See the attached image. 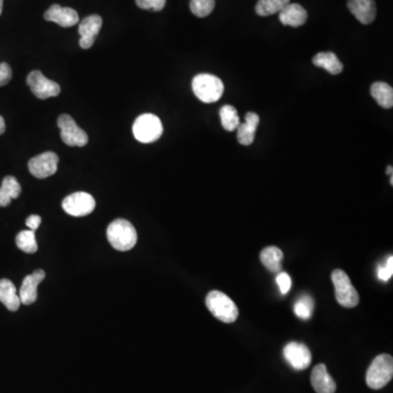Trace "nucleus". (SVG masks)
Listing matches in <instances>:
<instances>
[{"label":"nucleus","mask_w":393,"mask_h":393,"mask_svg":"<svg viewBox=\"0 0 393 393\" xmlns=\"http://www.w3.org/2000/svg\"><path fill=\"white\" fill-rule=\"evenodd\" d=\"M392 172H393V167H387V174H388L389 176H393Z\"/></svg>","instance_id":"obj_36"},{"label":"nucleus","mask_w":393,"mask_h":393,"mask_svg":"<svg viewBox=\"0 0 393 393\" xmlns=\"http://www.w3.org/2000/svg\"><path fill=\"white\" fill-rule=\"evenodd\" d=\"M277 285L280 288L281 293L283 295L288 293V290H290V286H292V279H290V275L286 273V272H279L277 275Z\"/></svg>","instance_id":"obj_31"},{"label":"nucleus","mask_w":393,"mask_h":393,"mask_svg":"<svg viewBox=\"0 0 393 393\" xmlns=\"http://www.w3.org/2000/svg\"><path fill=\"white\" fill-rule=\"evenodd\" d=\"M308 14L299 3H288L279 12V19L283 25L299 28L306 23Z\"/></svg>","instance_id":"obj_17"},{"label":"nucleus","mask_w":393,"mask_h":393,"mask_svg":"<svg viewBox=\"0 0 393 393\" xmlns=\"http://www.w3.org/2000/svg\"><path fill=\"white\" fill-rule=\"evenodd\" d=\"M45 279V272L43 270H36L32 275L24 277L23 283L20 288L19 297L23 305H32L37 299V288Z\"/></svg>","instance_id":"obj_14"},{"label":"nucleus","mask_w":393,"mask_h":393,"mask_svg":"<svg viewBox=\"0 0 393 393\" xmlns=\"http://www.w3.org/2000/svg\"><path fill=\"white\" fill-rule=\"evenodd\" d=\"M290 0H259L256 5V12L259 16L269 17L279 14Z\"/></svg>","instance_id":"obj_23"},{"label":"nucleus","mask_w":393,"mask_h":393,"mask_svg":"<svg viewBox=\"0 0 393 393\" xmlns=\"http://www.w3.org/2000/svg\"><path fill=\"white\" fill-rule=\"evenodd\" d=\"M331 280L334 285L335 299L341 306L354 308L359 303V295L354 288L350 277L343 270L337 269L331 275Z\"/></svg>","instance_id":"obj_6"},{"label":"nucleus","mask_w":393,"mask_h":393,"mask_svg":"<svg viewBox=\"0 0 393 393\" xmlns=\"http://www.w3.org/2000/svg\"><path fill=\"white\" fill-rule=\"evenodd\" d=\"M215 8V0H191L190 10L198 18H204Z\"/></svg>","instance_id":"obj_27"},{"label":"nucleus","mask_w":393,"mask_h":393,"mask_svg":"<svg viewBox=\"0 0 393 393\" xmlns=\"http://www.w3.org/2000/svg\"><path fill=\"white\" fill-rule=\"evenodd\" d=\"M193 91L201 102L206 104L214 103L217 102L224 93V85L217 76L201 74L193 78Z\"/></svg>","instance_id":"obj_4"},{"label":"nucleus","mask_w":393,"mask_h":393,"mask_svg":"<svg viewBox=\"0 0 393 393\" xmlns=\"http://www.w3.org/2000/svg\"><path fill=\"white\" fill-rule=\"evenodd\" d=\"M259 123H260V117L258 116V114L253 113V111L246 114L245 123L240 124L237 128V140L240 145H253Z\"/></svg>","instance_id":"obj_18"},{"label":"nucleus","mask_w":393,"mask_h":393,"mask_svg":"<svg viewBox=\"0 0 393 393\" xmlns=\"http://www.w3.org/2000/svg\"><path fill=\"white\" fill-rule=\"evenodd\" d=\"M138 7L145 10L161 11L167 3V0H136Z\"/></svg>","instance_id":"obj_29"},{"label":"nucleus","mask_w":393,"mask_h":393,"mask_svg":"<svg viewBox=\"0 0 393 393\" xmlns=\"http://www.w3.org/2000/svg\"><path fill=\"white\" fill-rule=\"evenodd\" d=\"M59 158L54 152H44L29 162V171L36 178H47L57 172Z\"/></svg>","instance_id":"obj_11"},{"label":"nucleus","mask_w":393,"mask_h":393,"mask_svg":"<svg viewBox=\"0 0 393 393\" xmlns=\"http://www.w3.org/2000/svg\"><path fill=\"white\" fill-rule=\"evenodd\" d=\"M12 79V70L7 63H0V87L8 85Z\"/></svg>","instance_id":"obj_32"},{"label":"nucleus","mask_w":393,"mask_h":393,"mask_svg":"<svg viewBox=\"0 0 393 393\" xmlns=\"http://www.w3.org/2000/svg\"><path fill=\"white\" fill-rule=\"evenodd\" d=\"M314 301L308 295H303L294 305V312L301 319L308 320L312 317Z\"/></svg>","instance_id":"obj_26"},{"label":"nucleus","mask_w":393,"mask_h":393,"mask_svg":"<svg viewBox=\"0 0 393 393\" xmlns=\"http://www.w3.org/2000/svg\"><path fill=\"white\" fill-rule=\"evenodd\" d=\"M393 275V257L390 256L385 262V266H380L378 268V277L380 280H383V282H387L389 281Z\"/></svg>","instance_id":"obj_30"},{"label":"nucleus","mask_w":393,"mask_h":393,"mask_svg":"<svg viewBox=\"0 0 393 393\" xmlns=\"http://www.w3.org/2000/svg\"><path fill=\"white\" fill-rule=\"evenodd\" d=\"M206 305L215 318L225 323H232L238 318L236 304L220 290H212L206 295Z\"/></svg>","instance_id":"obj_3"},{"label":"nucleus","mask_w":393,"mask_h":393,"mask_svg":"<svg viewBox=\"0 0 393 393\" xmlns=\"http://www.w3.org/2000/svg\"><path fill=\"white\" fill-rule=\"evenodd\" d=\"M41 223H42V219H41L40 215H34V214L30 215L25 222L29 230L33 231V232H35L40 227Z\"/></svg>","instance_id":"obj_33"},{"label":"nucleus","mask_w":393,"mask_h":393,"mask_svg":"<svg viewBox=\"0 0 393 393\" xmlns=\"http://www.w3.org/2000/svg\"><path fill=\"white\" fill-rule=\"evenodd\" d=\"M3 0H0V14L3 12Z\"/></svg>","instance_id":"obj_37"},{"label":"nucleus","mask_w":393,"mask_h":393,"mask_svg":"<svg viewBox=\"0 0 393 393\" xmlns=\"http://www.w3.org/2000/svg\"><path fill=\"white\" fill-rule=\"evenodd\" d=\"M106 235L114 248L119 251H130L137 244V231L127 220L117 219L111 222L107 227Z\"/></svg>","instance_id":"obj_1"},{"label":"nucleus","mask_w":393,"mask_h":393,"mask_svg":"<svg viewBox=\"0 0 393 393\" xmlns=\"http://www.w3.org/2000/svg\"><path fill=\"white\" fill-rule=\"evenodd\" d=\"M312 387L317 393H334L337 383L328 372L325 364L317 365L314 367L310 376Z\"/></svg>","instance_id":"obj_16"},{"label":"nucleus","mask_w":393,"mask_h":393,"mask_svg":"<svg viewBox=\"0 0 393 393\" xmlns=\"http://www.w3.org/2000/svg\"><path fill=\"white\" fill-rule=\"evenodd\" d=\"M61 206H63V211L69 215L85 217L92 213L94 210L95 200L90 193L79 191V193L69 195L63 199Z\"/></svg>","instance_id":"obj_8"},{"label":"nucleus","mask_w":393,"mask_h":393,"mask_svg":"<svg viewBox=\"0 0 393 393\" xmlns=\"http://www.w3.org/2000/svg\"><path fill=\"white\" fill-rule=\"evenodd\" d=\"M312 63L315 66L325 69L326 72L331 74H339L343 72V63H341L338 56L331 52L317 54Z\"/></svg>","instance_id":"obj_21"},{"label":"nucleus","mask_w":393,"mask_h":393,"mask_svg":"<svg viewBox=\"0 0 393 393\" xmlns=\"http://www.w3.org/2000/svg\"><path fill=\"white\" fill-rule=\"evenodd\" d=\"M11 204V199L0 191V206H7Z\"/></svg>","instance_id":"obj_34"},{"label":"nucleus","mask_w":393,"mask_h":393,"mask_svg":"<svg viewBox=\"0 0 393 393\" xmlns=\"http://www.w3.org/2000/svg\"><path fill=\"white\" fill-rule=\"evenodd\" d=\"M0 191L12 200V199L18 198L21 193V186L19 184L16 177L7 176L3 178Z\"/></svg>","instance_id":"obj_28"},{"label":"nucleus","mask_w":393,"mask_h":393,"mask_svg":"<svg viewBox=\"0 0 393 393\" xmlns=\"http://www.w3.org/2000/svg\"><path fill=\"white\" fill-rule=\"evenodd\" d=\"M393 377V359L388 354L378 355L368 367L366 383L370 389L379 390L390 383Z\"/></svg>","instance_id":"obj_2"},{"label":"nucleus","mask_w":393,"mask_h":393,"mask_svg":"<svg viewBox=\"0 0 393 393\" xmlns=\"http://www.w3.org/2000/svg\"><path fill=\"white\" fill-rule=\"evenodd\" d=\"M372 98L378 105L383 109H391L393 106V89L385 82H376L370 87Z\"/></svg>","instance_id":"obj_22"},{"label":"nucleus","mask_w":393,"mask_h":393,"mask_svg":"<svg viewBox=\"0 0 393 393\" xmlns=\"http://www.w3.org/2000/svg\"><path fill=\"white\" fill-rule=\"evenodd\" d=\"M348 7L361 23L370 24L377 14L375 0H348Z\"/></svg>","instance_id":"obj_15"},{"label":"nucleus","mask_w":393,"mask_h":393,"mask_svg":"<svg viewBox=\"0 0 393 393\" xmlns=\"http://www.w3.org/2000/svg\"><path fill=\"white\" fill-rule=\"evenodd\" d=\"M0 301L10 312H17L21 305L20 297L17 293L16 286L14 283L7 279L0 280Z\"/></svg>","instance_id":"obj_19"},{"label":"nucleus","mask_w":393,"mask_h":393,"mask_svg":"<svg viewBox=\"0 0 393 393\" xmlns=\"http://www.w3.org/2000/svg\"><path fill=\"white\" fill-rule=\"evenodd\" d=\"M285 361L296 370H307L312 363V353L305 344L290 342L283 348Z\"/></svg>","instance_id":"obj_10"},{"label":"nucleus","mask_w":393,"mask_h":393,"mask_svg":"<svg viewBox=\"0 0 393 393\" xmlns=\"http://www.w3.org/2000/svg\"><path fill=\"white\" fill-rule=\"evenodd\" d=\"M16 243L19 248L27 253H36L39 248L36 238H35V232L31 230L22 231L19 233L17 235Z\"/></svg>","instance_id":"obj_25"},{"label":"nucleus","mask_w":393,"mask_h":393,"mask_svg":"<svg viewBox=\"0 0 393 393\" xmlns=\"http://www.w3.org/2000/svg\"><path fill=\"white\" fill-rule=\"evenodd\" d=\"M283 258H284V255L282 251L275 246H269L260 253V260L262 264L273 273H279L282 270Z\"/></svg>","instance_id":"obj_20"},{"label":"nucleus","mask_w":393,"mask_h":393,"mask_svg":"<svg viewBox=\"0 0 393 393\" xmlns=\"http://www.w3.org/2000/svg\"><path fill=\"white\" fill-rule=\"evenodd\" d=\"M221 124L226 131H234L240 125L237 111L232 105H225L220 111Z\"/></svg>","instance_id":"obj_24"},{"label":"nucleus","mask_w":393,"mask_h":393,"mask_svg":"<svg viewBox=\"0 0 393 393\" xmlns=\"http://www.w3.org/2000/svg\"><path fill=\"white\" fill-rule=\"evenodd\" d=\"M46 21L55 22L63 28L74 27L79 22V14L72 8L59 5L50 6L44 14Z\"/></svg>","instance_id":"obj_13"},{"label":"nucleus","mask_w":393,"mask_h":393,"mask_svg":"<svg viewBox=\"0 0 393 393\" xmlns=\"http://www.w3.org/2000/svg\"><path fill=\"white\" fill-rule=\"evenodd\" d=\"M103 20L98 14L87 17L79 24L80 46L83 50H89L94 44L95 37L100 33Z\"/></svg>","instance_id":"obj_12"},{"label":"nucleus","mask_w":393,"mask_h":393,"mask_svg":"<svg viewBox=\"0 0 393 393\" xmlns=\"http://www.w3.org/2000/svg\"><path fill=\"white\" fill-rule=\"evenodd\" d=\"M6 131V123L3 116H0V135H3Z\"/></svg>","instance_id":"obj_35"},{"label":"nucleus","mask_w":393,"mask_h":393,"mask_svg":"<svg viewBox=\"0 0 393 393\" xmlns=\"http://www.w3.org/2000/svg\"><path fill=\"white\" fill-rule=\"evenodd\" d=\"M27 83L32 93L41 100L56 98L61 93V87L59 83L47 79L40 70L30 72L27 78Z\"/></svg>","instance_id":"obj_9"},{"label":"nucleus","mask_w":393,"mask_h":393,"mask_svg":"<svg viewBox=\"0 0 393 393\" xmlns=\"http://www.w3.org/2000/svg\"><path fill=\"white\" fill-rule=\"evenodd\" d=\"M61 140L69 147H85L89 141L87 132L81 129L72 116L63 114L59 118Z\"/></svg>","instance_id":"obj_7"},{"label":"nucleus","mask_w":393,"mask_h":393,"mask_svg":"<svg viewBox=\"0 0 393 393\" xmlns=\"http://www.w3.org/2000/svg\"><path fill=\"white\" fill-rule=\"evenodd\" d=\"M132 132L139 142H156L163 135V125L153 114H143L134 123Z\"/></svg>","instance_id":"obj_5"}]
</instances>
